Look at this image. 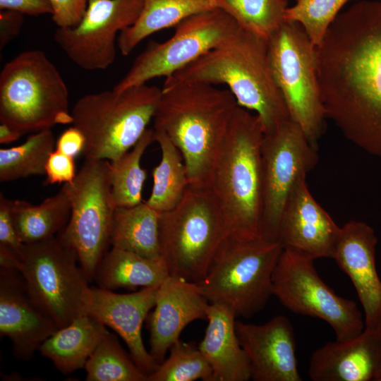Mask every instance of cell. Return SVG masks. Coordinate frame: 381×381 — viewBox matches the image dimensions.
<instances>
[{"instance_id":"38","label":"cell","mask_w":381,"mask_h":381,"mask_svg":"<svg viewBox=\"0 0 381 381\" xmlns=\"http://www.w3.org/2000/svg\"><path fill=\"white\" fill-rule=\"evenodd\" d=\"M24 243L20 239L13 223L8 199L0 194V246L7 247L20 255Z\"/></svg>"},{"instance_id":"22","label":"cell","mask_w":381,"mask_h":381,"mask_svg":"<svg viewBox=\"0 0 381 381\" xmlns=\"http://www.w3.org/2000/svg\"><path fill=\"white\" fill-rule=\"evenodd\" d=\"M313 381H381V332L364 329L356 337L327 342L310 358Z\"/></svg>"},{"instance_id":"3","label":"cell","mask_w":381,"mask_h":381,"mask_svg":"<svg viewBox=\"0 0 381 381\" xmlns=\"http://www.w3.org/2000/svg\"><path fill=\"white\" fill-rule=\"evenodd\" d=\"M181 83L225 85L239 107L257 115L264 134L291 120L272 73L267 42L241 28L214 49L166 78L162 87Z\"/></svg>"},{"instance_id":"33","label":"cell","mask_w":381,"mask_h":381,"mask_svg":"<svg viewBox=\"0 0 381 381\" xmlns=\"http://www.w3.org/2000/svg\"><path fill=\"white\" fill-rule=\"evenodd\" d=\"M84 369L87 381H147V375L109 332L99 342Z\"/></svg>"},{"instance_id":"1","label":"cell","mask_w":381,"mask_h":381,"mask_svg":"<svg viewBox=\"0 0 381 381\" xmlns=\"http://www.w3.org/2000/svg\"><path fill=\"white\" fill-rule=\"evenodd\" d=\"M316 54L326 119L381 159V1H361L339 13Z\"/></svg>"},{"instance_id":"25","label":"cell","mask_w":381,"mask_h":381,"mask_svg":"<svg viewBox=\"0 0 381 381\" xmlns=\"http://www.w3.org/2000/svg\"><path fill=\"white\" fill-rule=\"evenodd\" d=\"M169 276L162 258L150 259L111 247L99 263L94 280L99 288L119 289L158 286Z\"/></svg>"},{"instance_id":"9","label":"cell","mask_w":381,"mask_h":381,"mask_svg":"<svg viewBox=\"0 0 381 381\" xmlns=\"http://www.w3.org/2000/svg\"><path fill=\"white\" fill-rule=\"evenodd\" d=\"M17 270L33 304L59 328L87 314L90 281L76 252L57 236L25 244Z\"/></svg>"},{"instance_id":"6","label":"cell","mask_w":381,"mask_h":381,"mask_svg":"<svg viewBox=\"0 0 381 381\" xmlns=\"http://www.w3.org/2000/svg\"><path fill=\"white\" fill-rule=\"evenodd\" d=\"M161 94L162 88L145 83L79 99L71 114L85 139V159L113 162L129 151L153 120Z\"/></svg>"},{"instance_id":"36","label":"cell","mask_w":381,"mask_h":381,"mask_svg":"<svg viewBox=\"0 0 381 381\" xmlns=\"http://www.w3.org/2000/svg\"><path fill=\"white\" fill-rule=\"evenodd\" d=\"M76 174L73 157L57 150L49 155L45 165L44 184L69 183L74 180Z\"/></svg>"},{"instance_id":"18","label":"cell","mask_w":381,"mask_h":381,"mask_svg":"<svg viewBox=\"0 0 381 381\" xmlns=\"http://www.w3.org/2000/svg\"><path fill=\"white\" fill-rule=\"evenodd\" d=\"M210 303L198 283L169 275L158 286L154 310L147 316L150 353L159 364L185 327L207 319Z\"/></svg>"},{"instance_id":"40","label":"cell","mask_w":381,"mask_h":381,"mask_svg":"<svg viewBox=\"0 0 381 381\" xmlns=\"http://www.w3.org/2000/svg\"><path fill=\"white\" fill-rule=\"evenodd\" d=\"M23 13L3 10L0 13V49H3L20 32L23 23Z\"/></svg>"},{"instance_id":"32","label":"cell","mask_w":381,"mask_h":381,"mask_svg":"<svg viewBox=\"0 0 381 381\" xmlns=\"http://www.w3.org/2000/svg\"><path fill=\"white\" fill-rule=\"evenodd\" d=\"M155 141L153 128H147L137 143L111 164V193L117 207H132L143 202L147 178L140 164L147 147Z\"/></svg>"},{"instance_id":"4","label":"cell","mask_w":381,"mask_h":381,"mask_svg":"<svg viewBox=\"0 0 381 381\" xmlns=\"http://www.w3.org/2000/svg\"><path fill=\"white\" fill-rule=\"evenodd\" d=\"M263 136L257 115L238 106L214 167L210 188L222 210L227 236L236 240L261 238Z\"/></svg>"},{"instance_id":"2","label":"cell","mask_w":381,"mask_h":381,"mask_svg":"<svg viewBox=\"0 0 381 381\" xmlns=\"http://www.w3.org/2000/svg\"><path fill=\"white\" fill-rule=\"evenodd\" d=\"M238 103L228 89L203 83L162 87L153 130L183 157L189 184L210 188L214 167Z\"/></svg>"},{"instance_id":"39","label":"cell","mask_w":381,"mask_h":381,"mask_svg":"<svg viewBox=\"0 0 381 381\" xmlns=\"http://www.w3.org/2000/svg\"><path fill=\"white\" fill-rule=\"evenodd\" d=\"M0 9L14 11L23 15L52 14L49 0H0Z\"/></svg>"},{"instance_id":"10","label":"cell","mask_w":381,"mask_h":381,"mask_svg":"<svg viewBox=\"0 0 381 381\" xmlns=\"http://www.w3.org/2000/svg\"><path fill=\"white\" fill-rule=\"evenodd\" d=\"M71 201V214L57 237L77 253L87 279L109 250L116 206L111 193L109 160L86 159L74 180L64 183Z\"/></svg>"},{"instance_id":"29","label":"cell","mask_w":381,"mask_h":381,"mask_svg":"<svg viewBox=\"0 0 381 381\" xmlns=\"http://www.w3.org/2000/svg\"><path fill=\"white\" fill-rule=\"evenodd\" d=\"M154 138L160 147L161 159L152 171L153 186L145 202L162 213L181 202L190 184L179 149L162 132L154 131Z\"/></svg>"},{"instance_id":"20","label":"cell","mask_w":381,"mask_h":381,"mask_svg":"<svg viewBox=\"0 0 381 381\" xmlns=\"http://www.w3.org/2000/svg\"><path fill=\"white\" fill-rule=\"evenodd\" d=\"M158 286L143 287L131 294H120L92 287L87 314L114 330L127 345L137 366L147 376L159 363L143 343L142 326L155 305Z\"/></svg>"},{"instance_id":"5","label":"cell","mask_w":381,"mask_h":381,"mask_svg":"<svg viewBox=\"0 0 381 381\" xmlns=\"http://www.w3.org/2000/svg\"><path fill=\"white\" fill-rule=\"evenodd\" d=\"M227 237L211 188L190 186L181 202L159 218L160 255L169 275L199 283Z\"/></svg>"},{"instance_id":"27","label":"cell","mask_w":381,"mask_h":381,"mask_svg":"<svg viewBox=\"0 0 381 381\" xmlns=\"http://www.w3.org/2000/svg\"><path fill=\"white\" fill-rule=\"evenodd\" d=\"M8 205L13 225L24 244L56 236L71 214V201L65 184L57 193L37 205L9 199Z\"/></svg>"},{"instance_id":"35","label":"cell","mask_w":381,"mask_h":381,"mask_svg":"<svg viewBox=\"0 0 381 381\" xmlns=\"http://www.w3.org/2000/svg\"><path fill=\"white\" fill-rule=\"evenodd\" d=\"M349 0H297L288 7L286 20L299 23L317 47L322 41L329 26Z\"/></svg>"},{"instance_id":"19","label":"cell","mask_w":381,"mask_h":381,"mask_svg":"<svg viewBox=\"0 0 381 381\" xmlns=\"http://www.w3.org/2000/svg\"><path fill=\"white\" fill-rule=\"evenodd\" d=\"M306 177L296 183L288 198L277 241L283 248L298 251L314 260L332 258L341 227L314 199Z\"/></svg>"},{"instance_id":"17","label":"cell","mask_w":381,"mask_h":381,"mask_svg":"<svg viewBox=\"0 0 381 381\" xmlns=\"http://www.w3.org/2000/svg\"><path fill=\"white\" fill-rule=\"evenodd\" d=\"M238 341L246 352L255 381H301L294 328L284 315L262 325L235 321Z\"/></svg>"},{"instance_id":"11","label":"cell","mask_w":381,"mask_h":381,"mask_svg":"<svg viewBox=\"0 0 381 381\" xmlns=\"http://www.w3.org/2000/svg\"><path fill=\"white\" fill-rule=\"evenodd\" d=\"M267 47L272 73L291 119L315 145L326 119L316 47L299 23L288 20L270 38Z\"/></svg>"},{"instance_id":"41","label":"cell","mask_w":381,"mask_h":381,"mask_svg":"<svg viewBox=\"0 0 381 381\" xmlns=\"http://www.w3.org/2000/svg\"><path fill=\"white\" fill-rule=\"evenodd\" d=\"M85 143V139L83 133L73 126L60 135L56 142L55 150L75 158L81 152H83Z\"/></svg>"},{"instance_id":"23","label":"cell","mask_w":381,"mask_h":381,"mask_svg":"<svg viewBox=\"0 0 381 381\" xmlns=\"http://www.w3.org/2000/svg\"><path fill=\"white\" fill-rule=\"evenodd\" d=\"M206 320L198 348L212 368L213 381L250 380L249 360L236 333L234 313L222 305L210 303Z\"/></svg>"},{"instance_id":"13","label":"cell","mask_w":381,"mask_h":381,"mask_svg":"<svg viewBox=\"0 0 381 381\" xmlns=\"http://www.w3.org/2000/svg\"><path fill=\"white\" fill-rule=\"evenodd\" d=\"M239 28L218 8L193 15L177 25L174 35L165 42H150L113 89L119 91L155 78H168L221 44Z\"/></svg>"},{"instance_id":"28","label":"cell","mask_w":381,"mask_h":381,"mask_svg":"<svg viewBox=\"0 0 381 381\" xmlns=\"http://www.w3.org/2000/svg\"><path fill=\"white\" fill-rule=\"evenodd\" d=\"M161 212L145 202L115 210L111 246L150 259H159Z\"/></svg>"},{"instance_id":"30","label":"cell","mask_w":381,"mask_h":381,"mask_svg":"<svg viewBox=\"0 0 381 381\" xmlns=\"http://www.w3.org/2000/svg\"><path fill=\"white\" fill-rule=\"evenodd\" d=\"M56 143L51 129L30 135L22 144L0 149V181L8 182L45 175V165Z\"/></svg>"},{"instance_id":"21","label":"cell","mask_w":381,"mask_h":381,"mask_svg":"<svg viewBox=\"0 0 381 381\" xmlns=\"http://www.w3.org/2000/svg\"><path fill=\"white\" fill-rule=\"evenodd\" d=\"M59 329L33 304L18 270L0 267V334L11 341L14 356L30 360Z\"/></svg>"},{"instance_id":"34","label":"cell","mask_w":381,"mask_h":381,"mask_svg":"<svg viewBox=\"0 0 381 381\" xmlns=\"http://www.w3.org/2000/svg\"><path fill=\"white\" fill-rule=\"evenodd\" d=\"M169 352L147 381H213L212 368L198 346L179 340Z\"/></svg>"},{"instance_id":"24","label":"cell","mask_w":381,"mask_h":381,"mask_svg":"<svg viewBox=\"0 0 381 381\" xmlns=\"http://www.w3.org/2000/svg\"><path fill=\"white\" fill-rule=\"evenodd\" d=\"M103 323L88 314L59 328L40 346V354L62 374L84 366L103 337L109 332Z\"/></svg>"},{"instance_id":"16","label":"cell","mask_w":381,"mask_h":381,"mask_svg":"<svg viewBox=\"0 0 381 381\" xmlns=\"http://www.w3.org/2000/svg\"><path fill=\"white\" fill-rule=\"evenodd\" d=\"M377 238L368 224L351 220L340 228L332 258L351 279L364 311L365 329L381 332V280L375 264Z\"/></svg>"},{"instance_id":"12","label":"cell","mask_w":381,"mask_h":381,"mask_svg":"<svg viewBox=\"0 0 381 381\" xmlns=\"http://www.w3.org/2000/svg\"><path fill=\"white\" fill-rule=\"evenodd\" d=\"M315 260L284 248L272 276L273 295L290 311L328 323L336 340L353 339L364 330L357 304L336 294L320 277Z\"/></svg>"},{"instance_id":"15","label":"cell","mask_w":381,"mask_h":381,"mask_svg":"<svg viewBox=\"0 0 381 381\" xmlns=\"http://www.w3.org/2000/svg\"><path fill=\"white\" fill-rule=\"evenodd\" d=\"M143 0H89L80 22L58 28L56 43L78 67L104 70L116 58V38L138 19Z\"/></svg>"},{"instance_id":"31","label":"cell","mask_w":381,"mask_h":381,"mask_svg":"<svg viewBox=\"0 0 381 381\" xmlns=\"http://www.w3.org/2000/svg\"><path fill=\"white\" fill-rule=\"evenodd\" d=\"M243 30L268 41L286 22V0H215Z\"/></svg>"},{"instance_id":"14","label":"cell","mask_w":381,"mask_h":381,"mask_svg":"<svg viewBox=\"0 0 381 381\" xmlns=\"http://www.w3.org/2000/svg\"><path fill=\"white\" fill-rule=\"evenodd\" d=\"M261 152L263 195L260 237L277 241L288 198L296 183L315 167L318 155L315 145L292 119L274 131L264 134Z\"/></svg>"},{"instance_id":"42","label":"cell","mask_w":381,"mask_h":381,"mask_svg":"<svg viewBox=\"0 0 381 381\" xmlns=\"http://www.w3.org/2000/svg\"><path fill=\"white\" fill-rule=\"evenodd\" d=\"M23 133L16 128L1 122L0 124V143L8 144L17 140Z\"/></svg>"},{"instance_id":"43","label":"cell","mask_w":381,"mask_h":381,"mask_svg":"<svg viewBox=\"0 0 381 381\" xmlns=\"http://www.w3.org/2000/svg\"><path fill=\"white\" fill-rule=\"evenodd\" d=\"M286 1H289V0H286ZM294 1H296L297 0H294Z\"/></svg>"},{"instance_id":"7","label":"cell","mask_w":381,"mask_h":381,"mask_svg":"<svg viewBox=\"0 0 381 381\" xmlns=\"http://www.w3.org/2000/svg\"><path fill=\"white\" fill-rule=\"evenodd\" d=\"M0 121L23 134L73 123L66 83L44 52H22L2 68Z\"/></svg>"},{"instance_id":"37","label":"cell","mask_w":381,"mask_h":381,"mask_svg":"<svg viewBox=\"0 0 381 381\" xmlns=\"http://www.w3.org/2000/svg\"><path fill=\"white\" fill-rule=\"evenodd\" d=\"M89 0H49L52 18L58 28L73 27L81 20Z\"/></svg>"},{"instance_id":"26","label":"cell","mask_w":381,"mask_h":381,"mask_svg":"<svg viewBox=\"0 0 381 381\" xmlns=\"http://www.w3.org/2000/svg\"><path fill=\"white\" fill-rule=\"evenodd\" d=\"M143 3L136 21L119 35L118 47L123 56L129 55L150 35L217 8L215 0H143Z\"/></svg>"},{"instance_id":"8","label":"cell","mask_w":381,"mask_h":381,"mask_svg":"<svg viewBox=\"0 0 381 381\" xmlns=\"http://www.w3.org/2000/svg\"><path fill=\"white\" fill-rule=\"evenodd\" d=\"M283 249L277 241L227 236L198 284L210 303L226 306L236 318H250L273 295L272 276Z\"/></svg>"}]
</instances>
